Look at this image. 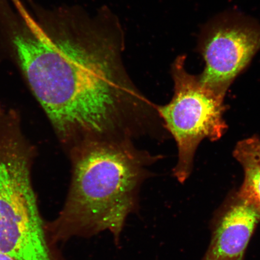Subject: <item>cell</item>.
<instances>
[{
  "mask_svg": "<svg viewBox=\"0 0 260 260\" xmlns=\"http://www.w3.org/2000/svg\"><path fill=\"white\" fill-rule=\"evenodd\" d=\"M7 29L32 92L64 142L74 148L132 141L151 106L123 66L124 32L111 10H62L48 25L26 12Z\"/></svg>",
  "mask_w": 260,
  "mask_h": 260,
  "instance_id": "obj_1",
  "label": "cell"
},
{
  "mask_svg": "<svg viewBox=\"0 0 260 260\" xmlns=\"http://www.w3.org/2000/svg\"><path fill=\"white\" fill-rule=\"evenodd\" d=\"M150 160L132 141H91L74 148L69 194L51 227L54 240L109 232L118 246L126 219L139 210Z\"/></svg>",
  "mask_w": 260,
  "mask_h": 260,
  "instance_id": "obj_2",
  "label": "cell"
},
{
  "mask_svg": "<svg viewBox=\"0 0 260 260\" xmlns=\"http://www.w3.org/2000/svg\"><path fill=\"white\" fill-rule=\"evenodd\" d=\"M19 125L14 112L0 110V251L15 260H52Z\"/></svg>",
  "mask_w": 260,
  "mask_h": 260,
  "instance_id": "obj_3",
  "label": "cell"
},
{
  "mask_svg": "<svg viewBox=\"0 0 260 260\" xmlns=\"http://www.w3.org/2000/svg\"><path fill=\"white\" fill-rule=\"evenodd\" d=\"M186 56H178L172 65L174 93L170 103L157 107L159 116L177 142L178 162L174 177L184 183L192 171L198 145L205 139L222 138L227 125L223 119L225 94L207 86L199 76L188 73Z\"/></svg>",
  "mask_w": 260,
  "mask_h": 260,
  "instance_id": "obj_4",
  "label": "cell"
},
{
  "mask_svg": "<svg viewBox=\"0 0 260 260\" xmlns=\"http://www.w3.org/2000/svg\"><path fill=\"white\" fill-rule=\"evenodd\" d=\"M260 50V24L236 11L217 15L204 26L198 51L205 61L200 78L225 94Z\"/></svg>",
  "mask_w": 260,
  "mask_h": 260,
  "instance_id": "obj_5",
  "label": "cell"
},
{
  "mask_svg": "<svg viewBox=\"0 0 260 260\" xmlns=\"http://www.w3.org/2000/svg\"><path fill=\"white\" fill-rule=\"evenodd\" d=\"M260 221L254 207L238 197L230 198L214 219L212 237L203 260H242Z\"/></svg>",
  "mask_w": 260,
  "mask_h": 260,
  "instance_id": "obj_6",
  "label": "cell"
},
{
  "mask_svg": "<svg viewBox=\"0 0 260 260\" xmlns=\"http://www.w3.org/2000/svg\"><path fill=\"white\" fill-rule=\"evenodd\" d=\"M233 155L244 171L243 184L237 194L260 214V139L253 136L239 142Z\"/></svg>",
  "mask_w": 260,
  "mask_h": 260,
  "instance_id": "obj_7",
  "label": "cell"
},
{
  "mask_svg": "<svg viewBox=\"0 0 260 260\" xmlns=\"http://www.w3.org/2000/svg\"><path fill=\"white\" fill-rule=\"evenodd\" d=\"M0 260H15L7 253L0 251Z\"/></svg>",
  "mask_w": 260,
  "mask_h": 260,
  "instance_id": "obj_8",
  "label": "cell"
}]
</instances>
